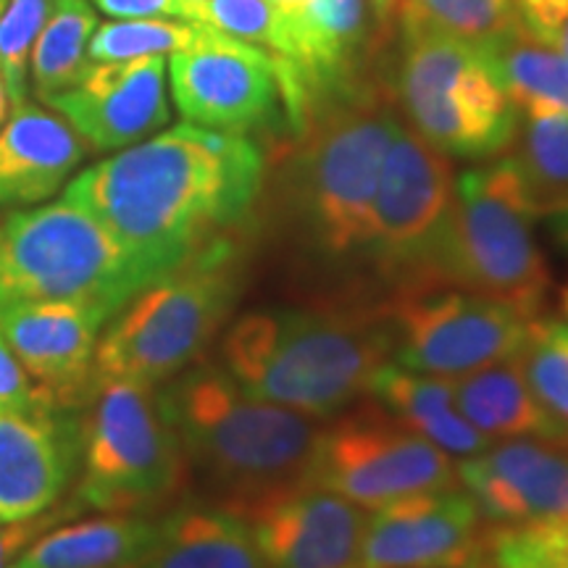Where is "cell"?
<instances>
[{
  "label": "cell",
  "mask_w": 568,
  "mask_h": 568,
  "mask_svg": "<svg viewBox=\"0 0 568 568\" xmlns=\"http://www.w3.org/2000/svg\"><path fill=\"white\" fill-rule=\"evenodd\" d=\"M458 414L493 439L535 437L568 447V429L531 393L516 358L453 379Z\"/></svg>",
  "instance_id": "obj_22"
},
{
  "label": "cell",
  "mask_w": 568,
  "mask_h": 568,
  "mask_svg": "<svg viewBox=\"0 0 568 568\" xmlns=\"http://www.w3.org/2000/svg\"><path fill=\"white\" fill-rule=\"evenodd\" d=\"M197 21L172 19H119L95 27L88 45V61H132L145 55H172L182 51L201 34Z\"/></svg>",
  "instance_id": "obj_31"
},
{
  "label": "cell",
  "mask_w": 568,
  "mask_h": 568,
  "mask_svg": "<svg viewBox=\"0 0 568 568\" xmlns=\"http://www.w3.org/2000/svg\"><path fill=\"white\" fill-rule=\"evenodd\" d=\"M187 3H193V9H195V6L203 3V0H187ZM193 21H195V11H193Z\"/></svg>",
  "instance_id": "obj_42"
},
{
  "label": "cell",
  "mask_w": 568,
  "mask_h": 568,
  "mask_svg": "<svg viewBox=\"0 0 568 568\" xmlns=\"http://www.w3.org/2000/svg\"><path fill=\"white\" fill-rule=\"evenodd\" d=\"M6 3H9V0H0V13H3V9H6Z\"/></svg>",
  "instance_id": "obj_43"
},
{
  "label": "cell",
  "mask_w": 568,
  "mask_h": 568,
  "mask_svg": "<svg viewBox=\"0 0 568 568\" xmlns=\"http://www.w3.org/2000/svg\"><path fill=\"white\" fill-rule=\"evenodd\" d=\"M243 237L211 245L134 295L98 339L92 382L155 387L195 364L245 290Z\"/></svg>",
  "instance_id": "obj_5"
},
{
  "label": "cell",
  "mask_w": 568,
  "mask_h": 568,
  "mask_svg": "<svg viewBox=\"0 0 568 568\" xmlns=\"http://www.w3.org/2000/svg\"><path fill=\"white\" fill-rule=\"evenodd\" d=\"M308 479L364 510L458 487L456 460L368 395L326 418Z\"/></svg>",
  "instance_id": "obj_12"
},
{
  "label": "cell",
  "mask_w": 568,
  "mask_h": 568,
  "mask_svg": "<svg viewBox=\"0 0 568 568\" xmlns=\"http://www.w3.org/2000/svg\"><path fill=\"white\" fill-rule=\"evenodd\" d=\"M393 82L366 71L308 105L280 169V211L290 237L322 280L361 301L376 184L400 124Z\"/></svg>",
  "instance_id": "obj_2"
},
{
  "label": "cell",
  "mask_w": 568,
  "mask_h": 568,
  "mask_svg": "<svg viewBox=\"0 0 568 568\" xmlns=\"http://www.w3.org/2000/svg\"><path fill=\"white\" fill-rule=\"evenodd\" d=\"M453 209L450 159L400 122L382 163L372 211L368 276L385 290L382 301L403 290L443 284Z\"/></svg>",
  "instance_id": "obj_11"
},
{
  "label": "cell",
  "mask_w": 568,
  "mask_h": 568,
  "mask_svg": "<svg viewBox=\"0 0 568 568\" xmlns=\"http://www.w3.org/2000/svg\"><path fill=\"white\" fill-rule=\"evenodd\" d=\"M389 324V361L410 372L460 379L497 361L516 358L529 318L471 290L418 287L379 301Z\"/></svg>",
  "instance_id": "obj_13"
},
{
  "label": "cell",
  "mask_w": 568,
  "mask_h": 568,
  "mask_svg": "<svg viewBox=\"0 0 568 568\" xmlns=\"http://www.w3.org/2000/svg\"><path fill=\"white\" fill-rule=\"evenodd\" d=\"M51 408L42 397L40 387L34 385L27 368L0 335V410H30Z\"/></svg>",
  "instance_id": "obj_35"
},
{
  "label": "cell",
  "mask_w": 568,
  "mask_h": 568,
  "mask_svg": "<svg viewBox=\"0 0 568 568\" xmlns=\"http://www.w3.org/2000/svg\"><path fill=\"white\" fill-rule=\"evenodd\" d=\"M389 347L379 303L339 297L243 314L222 339V366L247 395L326 422L368 395Z\"/></svg>",
  "instance_id": "obj_3"
},
{
  "label": "cell",
  "mask_w": 568,
  "mask_h": 568,
  "mask_svg": "<svg viewBox=\"0 0 568 568\" xmlns=\"http://www.w3.org/2000/svg\"><path fill=\"white\" fill-rule=\"evenodd\" d=\"M166 67L176 111L203 130L290 140L308 113V92L293 63L205 24Z\"/></svg>",
  "instance_id": "obj_10"
},
{
  "label": "cell",
  "mask_w": 568,
  "mask_h": 568,
  "mask_svg": "<svg viewBox=\"0 0 568 568\" xmlns=\"http://www.w3.org/2000/svg\"><path fill=\"white\" fill-rule=\"evenodd\" d=\"M395 101L418 138L447 159L487 161L508 153L521 111L510 103L474 42L400 30Z\"/></svg>",
  "instance_id": "obj_8"
},
{
  "label": "cell",
  "mask_w": 568,
  "mask_h": 568,
  "mask_svg": "<svg viewBox=\"0 0 568 568\" xmlns=\"http://www.w3.org/2000/svg\"><path fill=\"white\" fill-rule=\"evenodd\" d=\"M53 6L55 0H9L0 13V74L9 90L11 109L27 101L32 48Z\"/></svg>",
  "instance_id": "obj_33"
},
{
  "label": "cell",
  "mask_w": 568,
  "mask_h": 568,
  "mask_svg": "<svg viewBox=\"0 0 568 568\" xmlns=\"http://www.w3.org/2000/svg\"><path fill=\"white\" fill-rule=\"evenodd\" d=\"M224 506L245 518L266 568H358L368 510L314 479Z\"/></svg>",
  "instance_id": "obj_14"
},
{
  "label": "cell",
  "mask_w": 568,
  "mask_h": 568,
  "mask_svg": "<svg viewBox=\"0 0 568 568\" xmlns=\"http://www.w3.org/2000/svg\"><path fill=\"white\" fill-rule=\"evenodd\" d=\"M558 224V234L568 243V213H560V216H552Z\"/></svg>",
  "instance_id": "obj_41"
},
{
  "label": "cell",
  "mask_w": 568,
  "mask_h": 568,
  "mask_svg": "<svg viewBox=\"0 0 568 568\" xmlns=\"http://www.w3.org/2000/svg\"><path fill=\"white\" fill-rule=\"evenodd\" d=\"M80 458L82 422L71 410H0V524L51 510Z\"/></svg>",
  "instance_id": "obj_19"
},
{
  "label": "cell",
  "mask_w": 568,
  "mask_h": 568,
  "mask_svg": "<svg viewBox=\"0 0 568 568\" xmlns=\"http://www.w3.org/2000/svg\"><path fill=\"white\" fill-rule=\"evenodd\" d=\"M458 487L485 524H524L568 516V447L548 439H497L456 460Z\"/></svg>",
  "instance_id": "obj_18"
},
{
  "label": "cell",
  "mask_w": 568,
  "mask_h": 568,
  "mask_svg": "<svg viewBox=\"0 0 568 568\" xmlns=\"http://www.w3.org/2000/svg\"><path fill=\"white\" fill-rule=\"evenodd\" d=\"M516 361L537 400L568 429V301L564 311L529 318Z\"/></svg>",
  "instance_id": "obj_30"
},
{
  "label": "cell",
  "mask_w": 568,
  "mask_h": 568,
  "mask_svg": "<svg viewBox=\"0 0 568 568\" xmlns=\"http://www.w3.org/2000/svg\"><path fill=\"white\" fill-rule=\"evenodd\" d=\"M74 506L140 514L166 503L184 479V453L159 389L140 382H92L84 400Z\"/></svg>",
  "instance_id": "obj_9"
},
{
  "label": "cell",
  "mask_w": 568,
  "mask_h": 568,
  "mask_svg": "<svg viewBox=\"0 0 568 568\" xmlns=\"http://www.w3.org/2000/svg\"><path fill=\"white\" fill-rule=\"evenodd\" d=\"M497 82L518 111L568 113V61L521 24L479 45Z\"/></svg>",
  "instance_id": "obj_26"
},
{
  "label": "cell",
  "mask_w": 568,
  "mask_h": 568,
  "mask_svg": "<svg viewBox=\"0 0 568 568\" xmlns=\"http://www.w3.org/2000/svg\"><path fill=\"white\" fill-rule=\"evenodd\" d=\"M195 21L264 48L276 59H287L290 53L287 21L268 0H203L195 6Z\"/></svg>",
  "instance_id": "obj_32"
},
{
  "label": "cell",
  "mask_w": 568,
  "mask_h": 568,
  "mask_svg": "<svg viewBox=\"0 0 568 568\" xmlns=\"http://www.w3.org/2000/svg\"><path fill=\"white\" fill-rule=\"evenodd\" d=\"M556 51L564 55V59L568 61V19H566V24H564V30H560V34H558V40H556Z\"/></svg>",
  "instance_id": "obj_40"
},
{
  "label": "cell",
  "mask_w": 568,
  "mask_h": 568,
  "mask_svg": "<svg viewBox=\"0 0 568 568\" xmlns=\"http://www.w3.org/2000/svg\"><path fill=\"white\" fill-rule=\"evenodd\" d=\"M145 287L124 247L80 205L17 211L0 226V305L80 303L113 318Z\"/></svg>",
  "instance_id": "obj_6"
},
{
  "label": "cell",
  "mask_w": 568,
  "mask_h": 568,
  "mask_svg": "<svg viewBox=\"0 0 568 568\" xmlns=\"http://www.w3.org/2000/svg\"><path fill=\"white\" fill-rule=\"evenodd\" d=\"M9 109H11V101H9V90H6L3 74H0V126L6 124V116H9Z\"/></svg>",
  "instance_id": "obj_39"
},
{
  "label": "cell",
  "mask_w": 568,
  "mask_h": 568,
  "mask_svg": "<svg viewBox=\"0 0 568 568\" xmlns=\"http://www.w3.org/2000/svg\"><path fill=\"white\" fill-rule=\"evenodd\" d=\"M400 30L439 32L485 45L518 21L516 0H400Z\"/></svg>",
  "instance_id": "obj_29"
},
{
  "label": "cell",
  "mask_w": 568,
  "mask_h": 568,
  "mask_svg": "<svg viewBox=\"0 0 568 568\" xmlns=\"http://www.w3.org/2000/svg\"><path fill=\"white\" fill-rule=\"evenodd\" d=\"M111 322L80 303L0 305V335L51 408H82L92 387L98 332Z\"/></svg>",
  "instance_id": "obj_17"
},
{
  "label": "cell",
  "mask_w": 568,
  "mask_h": 568,
  "mask_svg": "<svg viewBox=\"0 0 568 568\" xmlns=\"http://www.w3.org/2000/svg\"><path fill=\"white\" fill-rule=\"evenodd\" d=\"M287 63H293L308 92V105L326 92L358 80L372 63L366 0H303L293 17Z\"/></svg>",
  "instance_id": "obj_21"
},
{
  "label": "cell",
  "mask_w": 568,
  "mask_h": 568,
  "mask_svg": "<svg viewBox=\"0 0 568 568\" xmlns=\"http://www.w3.org/2000/svg\"><path fill=\"white\" fill-rule=\"evenodd\" d=\"M368 397L450 458H471L493 445V439L458 414L453 379L418 374L385 361L368 382Z\"/></svg>",
  "instance_id": "obj_24"
},
{
  "label": "cell",
  "mask_w": 568,
  "mask_h": 568,
  "mask_svg": "<svg viewBox=\"0 0 568 568\" xmlns=\"http://www.w3.org/2000/svg\"><path fill=\"white\" fill-rule=\"evenodd\" d=\"M516 13L531 38L552 48L568 19V0H516Z\"/></svg>",
  "instance_id": "obj_36"
},
{
  "label": "cell",
  "mask_w": 568,
  "mask_h": 568,
  "mask_svg": "<svg viewBox=\"0 0 568 568\" xmlns=\"http://www.w3.org/2000/svg\"><path fill=\"white\" fill-rule=\"evenodd\" d=\"M159 400L184 460L224 489L226 503L308 479L324 422L247 395L224 366L184 368Z\"/></svg>",
  "instance_id": "obj_4"
},
{
  "label": "cell",
  "mask_w": 568,
  "mask_h": 568,
  "mask_svg": "<svg viewBox=\"0 0 568 568\" xmlns=\"http://www.w3.org/2000/svg\"><path fill=\"white\" fill-rule=\"evenodd\" d=\"M535 216L568 213V113L521 111L508 148Z\"/></svg>",
  "instance_id": "obj_27"
},
{
  "label": "cell",
  "mask_w": 568,
  "mask_h": 568,
  "mask_svg": "<svg viewBox=\"0 0 568 568\" xmlns=\"http://www.w3.org/2000/svg\"><path fill=\"white\" fill-rule=\"evenodd\" d=\"M166 55L88 63L71 88L42 103L59 111L95 151H124L169 124Z\"/></svg>",
  "instance_id": "obj_16"
},
{
  "label": "cell",
  "mask_w": 568,
  "mask_h": 568,
  "mask_svg": "<svg viewBox=\"0 0 568 568\" xmlns=\"http://www.w3.org/2000/svg\"><path fill=\"white\" fill-rule=\"evenodd\" d=\"M90 145L59 113L19 103L0 126V205H30L59 193Z\"/></svg>",
  "instance_id": "obj_20"
},
{
  "label": "cell",
  "mask_w": 568,
  "mask_h": 568,
  "mask_svg": "<svg viewBox=\"0 0 568 568\" xmlns=\"http://www.w3.org/2000/svg\"><path fill=\"white\" fill-rule=\"evenodd\" d=\"M535 211L508 155L456 176V209L443 255V284L545 314L550 268L535 240Z\"/></svg>",
  "instance_id": "obj_7"
},
{
  "label": "cell",
  "mask_w": 568,
  "mask_h": 568,
  "mask_svg": "<svg viewBox=\"0 0 568 568\" xmlns=\"http://www.w3.org/2000/svg\"><path fill=\"white\" fill-rule=\"evenodd\" d=\"M358 568H489L487 524L460 487L397 497L368 510Z\"/></svg>",
  "instance_id": "obj_15"
},
{
  "label": "cell",
  "mask_w": 568,
  "mask_h": 568,
  "mask_svg": "<svg viewBox=\"0 0 568 568\" xmlns=\"http://www.w3.org/2000/svg\"><path fill=\"white\" fill-rule=\"evenodd\" d=\"M159 537V521L109 514L45 531L9 568H140Z\"/></svg>",
  "instance_id": "obj_25"
},
{
  "label": "cell",
  "mask_w": 568,
  "mask_h": 568,
  "mask_svg": "<svg viewBox=\"0 0 568 568\" xmlns=\"http://www.w3.org/2000/svg\"><path fill=\"white\" fill-rule=\"evenodd\" d=\"M140 568H266L251 527L230 506H182L159 521Z\"/></svg>",
  "instance_id": "obj_23"
},
{
  "label": "cell",
  "mask_w": 568,
  "mask_h": 568,
  "mask_svg": "<svg viewBox=\"0 0 568 568\" xmlns=\"http://www.w3.org/2000/svg\"><path fill=\"white\" fill-rule=\"evenodd\" d=\"M98 17L88 0H55L51 17L34 40L30 74L38 98L67 90L88 69V45Z\"/></svg>",
  "instance_id": "obj_28"
},
{
  "label": "cell",
  "mask_w": 568,
  "mask_h": 568,
  "mask_svg": "<svg viewBox=\"0 0 568 568\" xmlns=\"http://www.w3.org/2000/svg\"><path fill=\"white\" fill-rule=\"evenodd\" d=\"M77 514L74 503L63 508H51L45 514L24 518V521L13 524H0V568H9L19 556H24L38 539L51 531L61 518H69Z\"/></svg>",
  "instance_id": "obj_34"
},
{
  "label": "cell",
  "mask_w": 568,
  "mask_h": 568,
  "mask_svg": "<svg viewBox=\"0 0 568 568\" xmlns=\"http://www.w3.org/2000/svg\"><path fill=\"white\" fill-rule=\"evenodd\" d=\"M266 182V153L253 138L180 124L84 169L63 201L80 205L153 284L247 234Z\"/></svg>",
  "instance_id": "obj_1"
},
{
  "label": "cell",
  "mask_w": 568,
  "mask_h": 568,
  "mask_svg": "<svg viewBox=\"0 0 568 568\" xmlns=\"http://www.w3.org/2000/svg\"><path fill=\"white\" fill-rule=\"evenodd\" d=\"M397 3H400V0H368V6H372V11H374L376 24H379L382 30H389V27H393L395 13H397Z\"/></svg>",
  "instance_id": "obj_38"
},
{
  "label": "cell",
  "mask_w": 568,
  "mask_h": 568,
  "mask_svg": "<svg viewBox=\"0 0 568 568\" xmlns=\"http://www.w3.org/2000/svg\"><path fill=\"white\" fill-rule=\"evenodd\" d=\"M105 17L113 19H182L193 21V3L187 0H92Z\"/></svg>",
  "instance_id": "obj_37"
}]
</instances>
